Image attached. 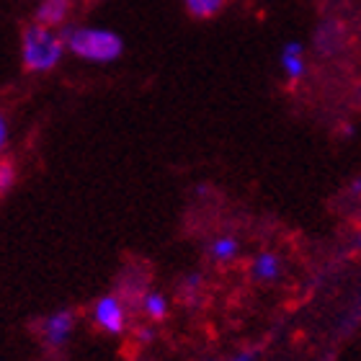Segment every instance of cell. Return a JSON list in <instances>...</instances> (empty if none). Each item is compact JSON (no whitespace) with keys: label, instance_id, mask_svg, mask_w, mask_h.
I'll use <instances>...</instances> for the list:
<instances>
[{"label":"cell","instance_id":"3957f363","mask_svg":"<svg viewBox=\"0 0 361 361\" xmlns=\"http://www.w3.org/2000/svg\"><path fill=\"white\" fill-rule=\"evenodd\" d=\"M93 323L104 333H111V336L124 333L127 331V310H124V302L116 294H104L93 305Z\"/></svg>","mask_w":361,"mask_h":361},{"label":"cell","instance_id":"4fadbf2b","mask_svg":"<svg viewBox=\"0 0 361 361\" xmlns=\"http://www.w3.org/2000/svg\"><path fill=\"white\" fill-rule=\"evenodd\" d=\"M230 361H256V351H248V348H245V351H238Z\"/></svg>","mask_w":361,"mask_h":361},{"label":"cell","instance_id":"30bf717a","mask_svg":"<svg viewBox=\"0 0 361 361\" xmlns=\"http://www.w3.org/2000/svg\"><path fill=\"white\" fill-rule=\"evenodd\" d=\"M142 310L150 320H163L168 315V297L160 292H147L142 297Z\"/></svg>","mask_w":361,"mask_h":361},{"label":"cell","instance_id":"8992f818","mask_svg":"<svg viewBox=\"0 0 361 361\" xmlns=\"http://www.w3.org/2000/svg\"><path fill=\"white\" fill-rule=\"evenodd\" d=\"M279 65H281V73L286 75V80H292V83L305 75V49H302L300 42H286L281 47Z\"/></svg>","mask_w":361,"mask_h":361},{"label":"cell","instance_id":"2e32d148","mask_svg":"<svg viewBox=\"0 0 361 361\" xmlns=\"http://www.w3.org/2000/svg\"><path fill=\"white\" fill-rule=\"evenodd\" d=\"M356 243H359V248H361V233H359V238H356Z\"/></svg>","mask_w":361,"mask_h":361},{"label":"cell","instance_id":"277c9868","mask_svg":"<svg viewBox=\"0 0 361 361\" xmlns=\"http://www.w3.org/2000/svg\"><path fill=\"white\" fill-rule=\"evenodd\" d=\"M73 328H75V312L73 310H54L39 325L44 343L52 348L65 346L70 341V336H73Z\"/></svg>","mask_w":361,"mask_h":361},{"label":"cell","instance_id":"5b68a950","mask_svg":"<svg viewBox=\"0 0 361 361\" xmlns=\"http://www.w3.org/2000/svg\"><path fill=\"white\" fill-rule=\"evenodd\" d=\"M70 16V0H39L37 11H34V18L42 26H49V29H57L68 21Z\"/></svg>","mask_w":361,"mask_h":361},{"label":"cell","instance_id":"7a4b0ae2","mask_svg":"<svg viewBox=\"0 0 361 361\" xmlns=\"http://www.w3.org/2000/svg\"><path fill=\"white\" fill-rule=\"evenodd\" d=\"M65 37L49 26L31 23L21 34V62L29 73H49L65 57Z\"/></svg>","mask_w":361,"mask_h":361},{"label":"cell","instance_id":"8fae6325","mask_svg":"<svg viewBox=\"0 0 361 361\" xmlns=\"http://www.w3.org/2000/svg\"><path fill=\"white\" fill-rule=\"evenodd\" d=\"M11 186H13V166H11L8 160H3V163H0V191L6 194Z\"/></svg>","mask_w":361,"mask_h":361},{"label":"cell","instance_id":"9c48e42d","mask_svg":"<svg viewBox=\"0 0 361 361\" xmlns=\"http://www.w3.org/2000/svg\"><path fill=\"white\" fill-rule=\"evenodd\" d=\"M227 0H183V6H186V11L194 18H202V21H207V18H214V16L225 8Z\"/></svg>","mask_w":361,"mask_h":361},{"label":"cell","instance_id":"ba28073f","mask_svg":"<svg viewBox=\"0 0 361 361\" xmlns=\"http://www.w3.org/2000/svg\"><path fill=\"white\" fill-rule=\"evenodd\" d=\"M238 250H240V243L235 240L233 235H222V238H214L209 243V256L219 264H227V261H233L238 256Z\"/></svg>","mask_w":361,"mask_h":361},{"label":"cell","instance_id":"52a82bcc","mask_svg":"<svg viewBox=\"0 0 361 361\" xmlns=\"http://www.w3.org/2000/svg\"><path fill=\"white\" fill-rule=\"evenodd\" d=\"M250 271H253V276H256L258 281H274V279L281 276V258H279L276 253L264 250V253H258V256L253 258Z\"/></svg>","mask_w":361,"mask_h":361},{"label":"cell","instance_id":"7c38bea8","mask_svg":"<svg viewBox=\"0 0 361 361\" xmlns=\"http://www.w3.org/2000/svg\"><path fill=\"white\" fill-rule=\"evenodd\" d=\"M6 145H8V119L0 116V147H6Z\"/></svg>","mask_w":361,"mask_h":361},{"label":"cell","instance_id":"6da1fadb","mask_svg":"<svg viewBox=\"0 0 361 361\" xmlns=\"http://www.w3.org/2000/svg\"><path fill=\"white\" fill-rule=\"evenodd\" d=\"M62 37H65L70 54L85 62H96V65L116 62L124 52V42L119 34L111 29H101V26H73V29H65Z\"/></svg>","mask_w":361,"mask_h":361},{"label":"cell","instance_id":"9a60e30c","mask_svg":"<svg viewBox=\"0 0 361 361\" xmlns=\"http://www.w3.org/2000/svg\"><path fill=\"white\" fill-rule=\"evenodd\" d=\"M354 191H361V180H356L354 183Z\"/></svg>","mask_w":361,"mask_h":361},{"label":"cell","instance_id":"5bb4252c","mask_svg":"<svg viewBox=\"0 0 361 361\" xmlns=\"http://www.w3.org/2000/svg\"><path fill=\"white\" fill-rule=\"evenodd\" d=\"M152 336H155V333H152V331H142V333H140V338H142V341H150Z\"/></svg>","mask_w":361,"mask_h":361}]
</instances>
